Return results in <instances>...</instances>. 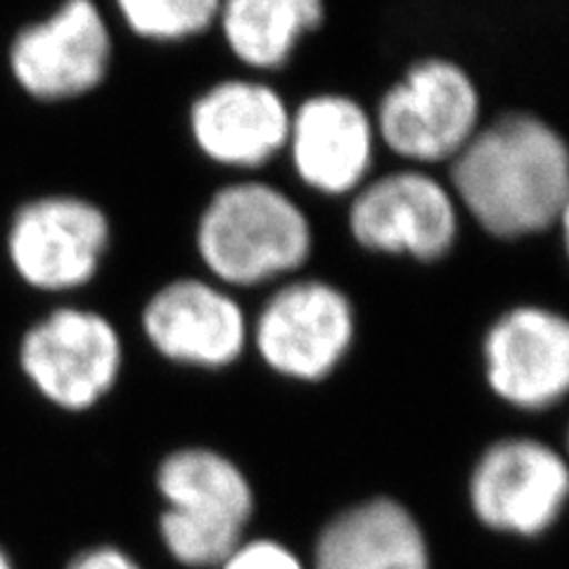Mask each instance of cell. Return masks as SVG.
I'll list each match as a JSON object with an SVG mask.
<instances>
[{
	"mask_svg": "<svg viewBox=\"0 0 569 569\" xmlns=\"http://www.w3.org/2000/svg\"><path fill=\"white\" fill-rule=\"evenodd\" d=\"M449 188L489 238L541 236L569 194V140L539 114L506 112L482 123L449 164Z\"/></svg>",
	"mask_w": 569,
	"mask_h": 569,
	"instance_id": "6da1fadb",
	"label": "cell"
},
{
	"mask_svg": "<svg viewBox=\"0 0 569 569\" xmlns=\"http://www.w3.org/2000/svg\"><path fill=\"white\" fill-rule=\"evenodd\" d=\"M309 213L282 188L240 178L211 194L194 223V252L207 278L252 290L295 278L313 254Z\"/></svg>",
	"mask_w": 569,
	"mask_h": 569,
	"instance_id": "7a4b0ae2",
	"label": "cell"
},
{
	"mask_svg": "<svg viewBox=\"0 0 569 569\" xmlns=\"http://www.w3.org/2000/svg\"><path fill=\"white\" fill-rule=\"evenodd\" d=\"M372 121L380 146L406 167H449L482 127V93L460 62L427 56L385 88Z\"/></svg>",
	"mask_w": 569,
	"mask_h": 569,
	"instance_id": "3957f363",
	"label": "cell"
},
{
	"mask_svg": "<svg viewBox=\"0 0 569 569\" xmlns=\"http://www.w3.org/2000/svg\"><path fill=\"white\" fill-rule=\"evenodd\" d=\"M157 487L169 503L159 531L178 562L221 565L240 546L252 515V489L226 456L209 449L176 451L159 466Z\"/></svg>",
	"mask_w": 569,
	"mask_h": 569,
	"instance_id": "277c9868",
	"label": "cell"
},
{
	"mask_svg": "<svg viewBox=\"0 0 569 569\" xmlns=\"http://www.w3.org/2000/svg\"><path fill=\"white\" fill-rule=\"evenodd\" d=\"M356 330L359 316L340 284L295 276L280 282L249 320V345L278 376L320 382L342 366Z\"/></svg>",
	"mask_w": 569,
	"mask_h": 569,
	"instance_id": "5b68a950",
	"label": "cell"
},
{
	"mask_svg": "<svg viewBox=\"0 0 569 569\" xmlns=\"http://www.w3.org/2000/svg\"><path fill=\"white\" fill-rule=\"evenodd\" d=\"M460 219L449 183L427 169L401 167L370 176L351 194L347 230L370 254L439 263L458 244Z\"/></svg>",
	"mask_w": 569,
	"mask_h": 569,
	"instance_id": "8992f818",
	"label": "cell"
},
{
	"mask_svg": "<svg viewBox=\"0 0 569 569\" xmlns=\"http://www.w3.org/2000/svg\"><path fill=\"white\" fill-rule=\"evenodd\" d=\"M110 247V217L79 194H41L20 204L6 233L10 269L27 288L46 295H67L91 284Z\"/></svg>",
	"mask_w": 569,
	"mask_h": 569,
	"instance_id": "52a82bcc",
	"label": "cell"
},
{
	"mask_svg": "<svg viewBox=\"0 0 569 569\" xmlns=\"http://www.w3.org/2000/svg\"><path fill=\"white\" fill-rule=\"evenodd\" d=\"M20 368L48 403L69 413L91 411L121 376L123 340L104 313L58 307L22 335Z\"/></svg>",
	"mask_w": 569,
	"mask_h": 569,
	"instance_id": "ba28073f",
	"label": "cell"
},
{
	"mask_svg": "<svg viewBox=\"0 0 569 569\" xmlns=\"http://www.w3.org/2000/svg\"><path fill=\"white\" fill-rule=\"evenodd\" d=\"M112 60V29L98 0H60L17 31L8 48L12 81L39 102H67L98 91Z\"/></svg>",
	"mask_w": 569,
	"mask_h": 569,
	"instance_id": "9c48e42d",
	"label": "cell"
},
{
	"mask_svg": "<svg viewBox=\"0 0 569 569\" xmlns=\"http://www.w3.org/2000/svg\"><path fill=\"white\" fill-rule=\"evenodd\" d=\"M140 330L162 359L202 370L233 366L249 347V318L233 290L183 276L154 290L140 311Z\"/></svg>",
	"mask_w": 569,
	"mask_h": 569,
	"instance_id": "30bf717a",
	"label": "cell"
},
{
	"mask_svg": "<svg viewBox=\"0 0 569 569\" xmlns=\"http://www.w3.org/2000/svg\"><path fill=\"white\" fill-rule=\"evenodd\" d=\"M485 378L493 395L522 411L569 397V316L522 301L498 313L482 337Z\"/></svg>",
	"mask_w": 569,
	"mask_h": 569,
	"instance_id": "8fae6325",
	"label": "cell"
},
{
	"mask_svg": "<svg viewBox=\"0 0 569 569\" xmlns=\"http://www.w3.org/2000/svg\"><path fill=\"white\" fill-rule=\"evenodd\" d=\"M378 148L372 114L347 93H313L292 107L284 154L316 194L351 198L372 176Z\"/></svg>",
	"mask_w": 569,
	"mask_h": 569,
	"instance_id": "7c38bea8",
	"label": "cell"
},
{
	"mask_svg": "<svg viewBox=\"0 0 569 569\" xmlns=\"http://www.w3.org/2000/svg\"><path fill=\"white\" fill-rule=\"evenodd\" d=\"M477 518L491 529L537 537L558 520L569 498V466L543 441H496L472 472Z\"/></svg>",
	"mask_w": 569,
	"mask_h": 569,
	"instance_id": "4fadbf2b",
	"label": "cell"
},
{
	"mask_svg": "<svg viewBox=\"0 0 569 569\" xmlns=\"http://www.w3.org/2000/svg\"><path fill=\"white\" fill-rule=\"evenodd\" d=\"M292 107L276 86L254 77L223 79L192 100V146L211 164L257 171L284 152Z\"/></svg>",
	"mask_w": 569,
	"mask_h": 569,
	"instance_id": "5bb4252c",
	"label": "cell"
},
{
	"mask_svg": "<svg viewBox=\"0 0 569 569\" xmlns=\"http://www.w3.org/2000/svg\"><path fill=\"white\" fill-rule=\"evenodd\" d=\"M313 569H430V558L408 510L376 498L337 515L323 529Z\"/></svg>",
	"mask_w": 569,
	"mask_h": 569,
	"instance_id": "9a60e30c",
	"label": "cell"
},
{
	"mask_svg": "<svg viewBox=\"0 0 569 569\" xmlns=\"http://www.w3.org/2000/svg\"><path fill=\"white\" fill-rule=\"evenodd\" d=\"M326 0H221L217 29L244 69L288 67L299 43L326 22Z\"/></svg>",
	"mask_w": 569,
	"mask_h": 569,
	"instance_id": "2e32d148",
	"label": "cell"
},
{
	"mask_svg": "<svg viewBox=\"0 0 569 569\" xmlns=\"http://www.w3.org/2000/svg\"><path fill=\"white\" fill-rule=\"evenodd\" d=\"M117 17L150 43H186L217 27L221 0H112Z\"/></svg>",
	"mask_w": 569,
	"mask_h": 569,
	"instance_id": "e0dca14e",
	"label": "cell"
},
{
	"mask_svg": "<svg viewBox=\"0 0 569 569\" xmlns=\"http://www.w3.org/2000/svg\"><path fill=\"white\" fill-rule=\"evenodd\" d=\"M221 569H305L299 558L290 548H284L276 541H252L240 543L233 553H230Z\"/></svg>",
	"mask_w": 569,
	"mask_h": 569,
	"instance_id": "ac0fdd59",
	"label": "cell"
},
{
	"mask_svg": "<svg viewBox=\"0 0 569 569\" xmlns=\"http://www.w3.org/2000/svg\"><path fill=\"white\" fill-rule=\"evenodd\" d=\"M67 569H140V567L133 562V558L121 553L119 548L102 546L77 556Z\"/></svg>",
	"mask_w": 569,
	"mask_h": 569,
	"instance_id": "d6986e66",
	"label": "cell"
},
{
	"mask_svg": "<svg viewBox=\"0 0 569 569\" xmlns=\"http://www.w3.org/2000/svg\"><path fill=\"white\" fill-rule=\"evenodd\" d=\"M556 230L560 233V242H562V252H565V259L569 263V194L565 200V207L560 211L558 217V223H556Z\"/></svg>",
	"mask_w": 569,
	"mask_h": 569,
	"instance_id": "ffe728a7",
	"label": "cell"
},
{
	"mask_svg": "<svg viewBox=\"0 0 569 569\" xmlns=\"http://www.w3.org/2000/svg\"><path fill=\"white\" fill-rule=\"evenodd\" d=\"M0 569H14L12 562H10V558L3 553V550H0Z\"/></svg>",
	"mask_w": 569,
	"mask_h": 569,
	"instance_id": "44dd1931",
	"label": "cell"
},
{
	"mask_svg": "<svg viewBox=\"0 0 569 569\" xmlns=\"http://www.w3.org/2000/svg\"><path fill=\"white\" fill-rule=\"evenodd\" d=\"M567 447H569V439H567Z\"/></svg>",
	"mask_w": 569,
	"mask_h": 569,
	"instance_id": "7402d4cb",
	"label": "cell"
}]
</instances>
